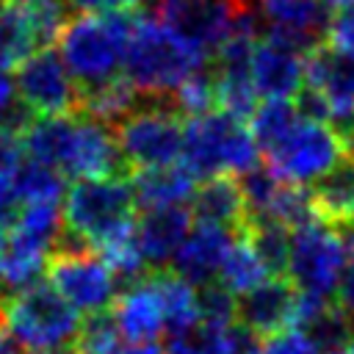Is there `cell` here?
I'll list each match as a JSON object with an SVG mask.
<instances>
[{"label":"cell","mask_w":354,"mask_h":354,"mask_svg":"<svg viewBox=\"0 0 354 354\" xmlns=\"http://www.w3.org/2000/svg\"><path fill=\"white\" fill-rule=\"evenodd\" d=\"M343 351H346V354H354V332H351V337H348V343H346Z\"/></svg>","instance_id":"b9f144b4"},{"label":"cell","mask_w":354,"mask_h":354,"mask_svg":"<svg viewBox=\"0 0 354 354\" xmlns=\"http://www.w3.org/2000/svg\"><path fill=\"white\" fill-rule=\"evenodd\" d=\"M326 354H346V351H326Z\"/></svg>","instance_id":"ee69618b"},{"label":"cell","mask_w":354,"mask_h":354,"mask_svg":"<svg viewBox=\"0 0 354 354\" xmlns=\"http://www.w3.org/2000/svg\"><path fill=\"white\" fill-rule=\"evenodd\" d=\"M133 191H136V202L141 210H152V207H180L188 199H194V191L199 185V180L183 166V163H171V166H160V169H147V171H136L130 174Z\"/></svg>","instance_id":"44dd1931"},{"label":"cell","mask_w":354,"mask_h":354,"mask_svg":"<svg viewBox=\"0 0 354 354\" xmlns=\"http://www.w3.org/2000/svg\"><path fill=\"white\" fill-rule=\"evenodd\" d=\"M8 69L11 66L0 64V130H8L22 138V133L30 127V122L36 116L22 105V100L17 94L14 72H8Z\"/></svg>","instance_id":"f546056e"},{"label":"cell","mask_w":354,"mask_h":354,"mask_svg":"<svg viewBox=\"0 0 354 354\" xmlns=\"http://www.w3.org/2000/svg\"><path fill=\"white\" fill-rule=\"evenodd\" d=\"M337 304L354 318V257H348V266H346V274L340 279V288H337Z\"/></svg>","instance_id":"836d02e7"},{"label":"cell","mask_w":354,"mask_h":354,"mask_svg":"<svg viewBox=\"0 0 354 354\" xmlns=\"http://www.w3.org/2000/svg\"><path fill=\"white\" fill-rule=\"evenodd\" d=\"M268 30H277L307 50L326 41L332 8L326 0H257Z\"/></svg>","instance_id":"d6986e66"},{"label":"cell","mask_w":354,"mask_h":354,"mask_svg":"<svg viewBox=\"0 0 354 354\" xmlns=\"http://www.w3.org/2000/svg\"><path fill=\"white\" fill-rule=\"evenodd\" d=\"M138 11H80L58 36V53L80 91L122 77Z\"/></svg>","instance_id":"3957f363"},{"label":"cell","mask_w":354,"mask_h":354,"mask_svg":"<svg viewBox=\"0 0 354 354\" xmlns=\"http://www.w3.org/2000/svg\"><path fill=\"white\" fill-rule=\"evenodd\" d=\"M113 318L119 324L122 337L130 343H155V337L166 332L160 293L149 274L138 282H130L119 293L113 304Z\"/></svg>","instance_id":"ac0fdd59"},{"label":"cell","mask_w":354,"mask_h":354,"mask_svg":"<svg viewBox=\"0 0 354 354\" xmlns=\"http://www.w3.org/2000/svg\"><path fill=\"white\" fill-rule=\"evenodd\" d=\"M0 354H28L6 329H0Z\"/></svg>","instance_id":"d590c367"},{"label":"cell","mask_w":354,"mask_h":354,"mask_svg":"<svg viewBox=\"0 0 354 354\" xmlns=\"http://www.w3.org/2000/svg\"><path fill=\"white\" fill-rule=\"evenodd\" d=\"M72 348L75 354H116L122 348V332L113 318V310L86 315L80 321Z\"/></svg>","instance_id":"f1b7e54d"},{"label":"cell","mask_w":354,"mask_h":354,"mask_svg":"<svg viewBox=\"0 0 354 354\" xmlns=\"http://www.w3.org/2000/svg\"><path fill=\"white\" fill-rule=\"evenodd\" d=\"M304 113L329 124H346L354 119V58L329 47L326 41L307 55V83L296 100Z\"/></svg>","instance_id":"7c38bea8"},{"label":"cell","mask_w":354,"mask_h":354,"mask_svg":"<svg viewBox=\"0 0 354 354\" xmlns=\"http://www.w3.org/2000/svg\"><path fill=\"white\" fill-rule=\"evenodd\" d=\"M17 3H44V0H17Z\"/></svg>","instance_id":"7bdbcfd3"},{"label":"cell","mask_w":354,"mask_h":354,"mask_svg":"<svg viewBox=\"0 0 354 354\" xmlns=\"http://www.w3.org/2000/svg\"><path fill=\"white\" fill-rule=\"evenodd\" d=\"M183 113L169 100H144L130 116L116 124L119 152L127 171H147L180 163L185 144Z\"/></svg>","instance_id":"ba28073f"},{"label":"cell","mask_w":354,"mask_h":354,"mask_svg":"<svg viewBox=\"0 0 354 354\" xmlns=\"http://www.w3.org/2000/svg\"><path fill=\"white\" fill-rule=\"evenodd\" d=\"M0 329H3V313H0Z\"/></svg>","instance_id":"f6af8a7d"},{"label":"cell","mask_w":354,"mask_h":354,"mask_svg":"<svg viewBox=\"0 0 354 354\" xmlns=\"http://www.w3.org/2000/svg\"><path fill=\"white\" fill-rule=\"evenodd\" d=\"M191 227H194V216H191L188 205L144 210L136 218V243L141 249L147 268H152V271L171 268Z\"/></svg>","instance_id":"e0dca14e"},{"label":"cell","mask_w":354,"mask_h":354,"mask_svg":"<svg viewBox=\"0 0 354 354\" xmlns=\"http://www.w3.org/2000/svg\"><path fill=\"white\" fill-rule=\"evenodd\" d=\"M249 11H252L249 0H158L155 3V17L210 61Z\"/></svg>","instance_id":"8fae6325"},{"label":"cell","mask_w":354,"mask_h":354,"mask_svg":"<svg viewBox=\"0 0 354 354\" xmlns=\"http://www.w3.org/2000/svg\"><path fill=\"white\" fill-rule=\"evenodd\" d=\"M14 83L22 105L39 116H64L80 108V86L53 47H41L14 66Z\"/></svg>","instance_id":"4fadbf2b"},{"label":"cell","mask_w":354,"mask_h":354,"mask_svg":"<svg viewBox=\"0 0 354 354\" xmlns=\"http://www.w3.org/2000/svg\"><path fill=\"white\" fill-rule=\"evenodd\" d=\"M149 277L160 293V304L166 315V335L174 337L196 326L199 324V288H194L188 279H183L171 268L149 271Z\"/></svg>","instance_id":"7402d4cb"},{"label":"cell","mask_w":354,"mask_h":354,"mask_svg":"<svg viewBox=\"0 0 354 354\" xmlns=\"http://www.w3.org/2000/svg\"><path fill=\"white\" fill-rule=\"evenodd\" d=\"M19 169V166H17ZM14 166L0 163V221L3 224H14L17 213H19V199H17V188H14Z\"/></svg>","instance_id":"d6a6232c"},{"label":"cell","mask_w":354,"mask_h":354,"mask_svg":"<svg viewBox=\"0 0 354 354\" xmlns=\"http://www.w3.org/2000/svg\"><path fill=\"white\" fill-rule=\"evenodd\" d=\"M332 11H340V8H354V0H326Z\"/></svg>","instance_id":"74e56055"},{"label":"cell","mask_w":354,"mask_h":354,"mask_svg":"<svg viewBox=\"0 0 354 354\" xmlns=\"http://www.w3.org/2000/svg\"><path fill=\"white\" fill-rule=\"evenodd\" d=\"M340 133H343V141H346V152H348V158H354V119H351V122H346V124L340 127Z\"/></svg>","instance_id":"8d00e7d4"},{"label":"cell","mask_w":354,"mask_h":354,"mask_svg":"<svg viewBox=\"0 0 354 354\" xmlns=\"http://www.w3.org/2000/svg\"><path fill=\"white\" fill-rule=\"evenodd\" d=\"M263 354H324L315 340L301 329H285L274 337H266Z\"/></svg>","instance_id":"4dcf8cb0"},{"label":"cell","mask_w":354,"mask_h":354,"mask_svg":"<svg viewBox=\"0 0 354 354\" xmlns=\"http://www.w3.org/2000/svg\"><path fill=\"white\" fill-rule=\"evenodd\" d=\"M299 290L288 277H268L249 293L238 296V321L260 337H274L293 329Z\"/></svg>","instance_id":"9a60e30c"},{"label":"cell","mask_w":354,"mask_h":354,"mask_svg":"<svg viewBox=\"0 0 354 354\" xmlns=\"http://www.w3.org/2000/svg\"><path fill=\"white\" fill-rule=\"evenodd\" d=\"M249 119L266 166L293 185H315L348 158L343 133L296 100H263Z\"/></svg>","instance_id":"6da1fadb"},{"label":"cell","mask_w":354,"mask_h":354,"mask_svg":"<svg viewBox=\"0 0 354 354\" xmlns=\"http://www.w3.org/2000/svg\"><path fill=\"white\" fill-rule=\"evenodd\" d=\"M36 354H75V348H50V351H36Z\"/></svg>","instance_id":"ab89813d"},{"label":"cell","mask_w":354,"mask_h":354,"mask_svg":"<svg viewBox=\"0 0 354 354\" xmlns=\"http://www.w3.org/2000/svg\"><path fill=\"white\" fill-rule=\"evenodd\" d=\"M47 263H50V252L28 243L25 238H19L8 230V241L0 252V285L8 293H17V290L39 282L41 274L47 271Z\"/></svg>","instance_id":"cb8c5ba5"},{"label":"cell","mask_w":354,"mask_h":354,"mask_svg":"<svg viewBox=\"0 0 354 354\" xmlns=\"http://www.w3.org/2000/svg\"><path fill=\"white\" fill-rule=\"evenodd\" d=\"M47 282L80 315L113 310L119 299V277L91 249H55L47 263Z\"/></svg>","instance_id":"30bf717a"},{"label":"cell","mask_w":354,"mask_h":354,"mask_svg":"<svg viewBox=\"0 0 354 354\" xmlns=\"http://www.w3.org/2000/svg\"><path fill=\"white\" fill-rule=\"evenodd\" d=\"M25 155L58 169L64 177L91 180L130 174L111 124L75 111L64 116H39L22 133Z\"/></svg>","instance_id":"7a4b0ae2"},{"label":"cell","mask_w":354,"mask_h":354,"mask_svg":"<svg viewBox=\"0 0 354 354\" xmlns=\"http://www.w3.org/2000/svg\"><path fill=\"white\" fill-rule=\"evenodd\" d=\"M346 266H348V243L340 227L315 218L293 230L290 263L285 277L296 285L299 293L332 299L340 288Z\"/></svg>","instance_id":"9c48e42d"},{"label":"cell","mask_w":354,"mask_h":354,"mask_svg":"<svg viewBox=\"0 0 354 354\" xmlns=\"http://www.w3.org/2000/svg\"><path fill=\"white\" fill-rule=\"evenodd\" d=\"M238 235H241L238 230H230V227H221V224L194 221L185 243L180 246V252L171 263V271H177L194 288L213 285L218 279L221 263L230 254Z\"/></svg>","instance_id":"2e32d148"},{"label":"cell","mask_w":354,"mask_h":354,"mask_svg":"<svg viewBox=\"0 0 354 354\" xmlns=\"http://www.w3.org/2000/svg\"><path fill=\"white\" fill-rule=\"evenodd\" d=\"M8 296H11V293H8V290H6L3 285H0V313H3V304L8 301Z\"/></svg>","instance_id":"60d3db41"},{"label":"cell","mask_w":354,"mask_h":354,"mask_svg":"<svg viewBox=\"0 0 354 354\" xmlns=\"http://www.w3.org/2000/svg\"><path fill=\"white\" fill-rule=\"evenodd\" d=\"M141 102H144V97L138 94V88L122 75V77L108 80L102 86L83 88L77 111H83V113L105 122V124H113V122H122L124 116H130Z\"/></svg>","instance_id":"d4e9b609"},{"label":"cell","mask_w":354,"mask_h":354,"mask_svg":"<svg viewBox=\"0 0 354 354\" xmlns=\"http://www.w3.org/2000/svg\"><path fill=\"white\" fill-rule=\"evenodd\" d=\"M14 188H17L19 207L22 205H64V196L69 191L66 177L58 169L36 160L30 155L22 158V163L14 174Z\"/></svg>","instance_id":"484cf974"},{"label":"cell","mask_w":354,"mask_h":354,"mask_svg":"<svg viewBox=\"0 0 354 354\" xmlns=\"http://www.w3.org/2000/svg\"><path fill=\"white\" fill-rule=\"evenodd\" d=\"M116 354H169V351H163L158 343H127Z\"/></svg>","instance_id":"e575fe53"},{"label":"cell","mask_w":354,"mask_h":354,"mask_svg":"<svg viewBox=\"0 0 354 354\" xmlns=\"http://www.w3.org/2000/svg\"><path fill=\"white\" fill-rule=\"evenodd\" d=\"M310 50L277 30L257 39L252 53V80L263 100H299L307 83Z\"/></svg>","instance_id":"5bb4252c"},{"label":"cell","mask_w":354,"mask_h":354,"mask_svg":"<svg viewBox=\"0 0 354 354\" xmlns=\"http://www.w3.org/2000/svg\"><path fill=\"white\" fill-rule=\"evenodd\" d=\"M3 329L28 354L69 348L80 329V313L47 279H39L8 296L3 304Z\"/></svg>","instance_id":"52a82bcc"},{"label":"cell","mask_w":354,"mask_h":354,"mask_svg":"<svg viewBox=\"0 0 354 354\" xmlns=\"http://www.w3.org/2000/svg\"><path fill=\"white\" fill-rule=\"evenodd\" d=\"M136 191L130 174L75 180L64 196V230L80 246L102 252L136 230Z\"/></svg>","instance_id":"5b68a950"},{"label":"cell","mask_w":354,"mask_h":354,"mask_svg":"<svg viewBox=\"0 0 354 354\" xmlns=\"http://www.w3.org/2000/svg\"><path fill=\"white\" fill-rule=\"evenodd\" d=\"M8 230H11V227L0 221V252H3V246H6V241H8Z\"/></svg>","instance_id":"f35d334b"},{"label":"cell","mask_w":354,"mask_h":354,"mask_svg":"<svg viewBox=\"0 0 354 354\" xmlns=\"http://www.w3.org/2000/svg\"><path fill=\"white\" fill-rule=\"evenodd\" d=\"M207 66H210L207 55H202L196 47L180 39L158 17L141 14L127 50L124 77L138 88L144 100L171 102L180 86Z\"/></svg>","instance_id":"277c9868"},{"label":"cell","mask_w":354,"mask_h":354,"mask_svg":"<svg viewBox=\"0 0 354 354\" xmlns=\"http://www.w3.org/2000/svg\"><path fill=\"white\" fill-rule=\"evenodd\" d=\"M191 216H194V221L221 224V227L243 232L249 213H246L241 180L230 177V174L202 180L194 191V199H191Z\"/></svg>","instance_id":"ffe728a7"},{"label":"cell","mask_w":354,"mask_h":354,"mask_svg":"<svg viewBox=\"0 0 354 354\" xmlns=\"http://www.w3.org/2000/svg\"><path fill=\"white\" fill-rule=\"evenodd\" d=\"M246 241L263 260L271 277H282L290 263V246H293V230H288L279 221L268 218H249L243 227Z\"/></svg>","instance_id":"4316f807"},{"label":"cell","mask_w":354,"mask_h":354,"mask_svg":"<svg viewBox=\"0 0 354 354\" xmlns=\"http://www.w3.org/2000/svg\"><path fill=\"white\" fill-rule=\"evenodd\" d=\"M313 199L324 221L348 227L354 221V158H346L326 177H321L313 185Z\"/></svg>","instance_id":"603a6c76"},{"label":"cell","mask_w":354,"mask_h":354,"mask_svg":"<svg viewBox=\"0 0 354 354\" xmlns=\"http://www.w3.org/2000/svg\"><path fill=\"white\" fill-rule=\"evenodd\" d=\"M268 277H271L268 268L263 266V260L257 257V252L252 249V243L246 241V235L241 232L238 241L232 243L230 254L224 257L216 282H218L221 288H227L232 296H243V293H249L252 288H257L260 282H266Z\"/></svg>","instance_id":"83f0119b"},{"label":"cell","mask_w":354,"mask_h":354,"mask_svg":"<svg viewBox=\"0 0 354 354\" xmlns=\"http://www.w3.org/2000/svg\"><path fill=\"white\" fill-rule=\"evenodd\" d=\"M326 44L354 58V8L332 11L329 28H326Z\"/></svg>","instance_id":"1f68e13d"},{"label":"cell","mask_w":354,"mask_h":354,"mask_svg":"<svg viewBox=\"0 0 354 354\" xmlns=\"http://www.w3.org/2000/svg\"><path fill=\"white\" fill-rule=\"evenodd\" d=\"M257 158L260 147L252 133V124H246L243 116H235L224 108H213L185 122V144L180 163L199 183L221 174L241 177L260 166Z\"/></svg>","instance_id":"8992f818"}]
</instances>
